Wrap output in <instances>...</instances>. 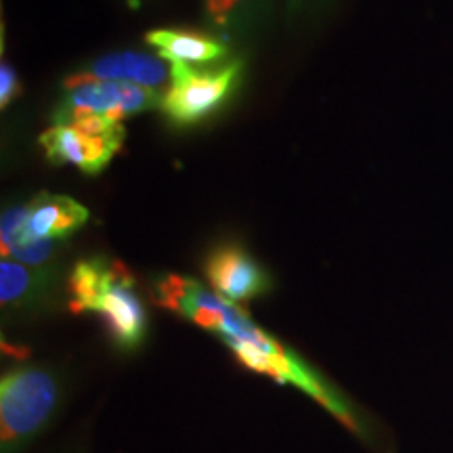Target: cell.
Wrapping results in <instances>:
<instances>
[{
	"instance_id": "1",
	"label": "cell",
	"mask_w": 453,
	"mask_h": 453,
	"mask_svg": "<svg viewBox=\"0 0 453 453\" xmlns=\"http://www.w3.org/2000/svg\"><path fill=\"white\" fill-rule=\"evenodd\" d=\"M179 317L191 321L202 330L212 332L220 342L248 370L263 373L277 384H292L304 395L313 396L334 418L353 430L359 437H367L364 418L357 413L350 401L321 376L313 365L300 357L296 350L288 349L280 340L265 332L250 319L242 307L220 298L200 281L187 288L180 296Z\"/></svg>"
},
{
	"instance_id": "15",
	"label": "cell",
	"mask_w": 453,
	"mask_h": 453,
	"mask_svg": "<svg viewBox=\"0 0 453 453\" xmlns=\"http://www.w3.org/2000/svg\"><path fill=\"white\" fill-rule=\"evenodd\" d=\"M130 4H139V3H143V0H128Z\"/></svg>"
},
{
	"instance_id": "5",
	"label": "cell",
	"mask_w": 453,
	"mask_h": 453,
	"mask_svg": "<svg viewBox=\"0 0 453 453\" xmlns=\"http://www.w3.org/2000/svg\"><path fill=\"white\" fill-rule=\"evenodd\" d=\"M50 122L38 137L47 162L78 168L88 177L104 173L127 141L122 122L97 113H67Z\"/></svg>"
},
{
	"instance_id": "13",
	"label": "cell",
	"mask_w": 453,
	"mask_h": 453,
	"mask_svg": "<svg viewBox=\"0 0 453 453\" xmlns=\"http://www.w3.org/2000/svg\"><path fill=\"white\" fill-rule=\"evenodd\" d=\"M334 4V0H281L283 17L288 26H296L300 21H311L324 15Z\"/></svg>"
},
{
	"instance_id": "9",
	"label": "cell",
	"mask_w": 453,
	"mask_h": 453,
	"mask_svg": "<svg viewBox=\"0 0 453 453\" xmlns=\"http://www.w3.org/2000/svg\"><path fill=\"white\" fill-rule=\"evenodd\" d=\"M61 292L65 294L61 265L27 267L11 258L0 263V304L4 319L41 315L53 307Z\"/></svg>"
},
{
	"instance_id": "10",
	"label": "cell",
	"mask_w": 453,
	"mask_h": 453,
	"mask_svg": "<svg viewBox=\"0 0 453 453\" xmlns=\"http://www.w3.org/2000/svg\"><path fill=\"white\" fill-rule=\"evenodd\" d=\"M124 82L137 87L164 90L170 82L166 61L145 50H111L84 64L81 70L67 73L61 88L76 87L84 82Z\"/></svg>"
},
{
	"instance_id": "6",
	"label": "cell",
	"mask_w": 453,
	"mask_h": 453,
	"mask_svg": "<svg viewBox=\"0 0 453 453\" xmlns=\"http://www.w3.org/2000/svg\"><path fill=\"white\" fill-rule=\"evenodd\" d=\"M87 206L64 194H36L24 203L4 208L0 219V250L3 257L15 243L26 240L65 242L88 223Z\"/></svg>"
},
{
	"instance_id": "12",
	"label": "cell",
	"mask_w": 453,
	"mask_h": 453,
	"mask_svg": "<svg viewBox=\"0 0 453 453\" xmlns=\"http://www.w3.org/2000/svg\"><path fill=\"white\" fill-rule=\"evenodd\" d=\"M280 0H202V19L208 32L231 47H243L267 30Z\"/></svg>"
},
{
	"instance_id": "4",
	"label": "cell",
	"mask_w": 453,
	"mask_h": 453,
	"mask_svg": "<svg viewBox=\"0 0 453 453\" xmlns=\"http://www.w3.org/2000/svg\"><path fill=\"white\" fill-rule=\"evenodd\" d=\"M246 70L243 55L212 67L170 65V82L160 101L164 120L177 130L203 127L240 95Z\"/></svg>"
},
{
	"instance_id": "3",
	"label": "cell",
	"mask_w": 453,
	"mask_h": 453,
	"mask_svg": "<svg viewBox=\"0 0 453 453\" xmlns=\"http://www.w3.org/2000/svg\"><path fill=\"white\" fill-rule=\"evenodd\" d=\"M59 370L19 364L0 378V453H24L55 420L64 401Z\"/></svg>"
},
{
	"instance_id": "11",
	"label": "cell",
	"mask_w": 453,
	"mask_h": 453,
	"mask_svg": "<svg viewBox=\"0 0 453 453\" xmlns=\"http://www.w3.org/2000/svg\"><path fill=\"white\" fill-rule=\"evenodd\" d=\"M145 44L170 65L212 67L235 57L234 47L206 27H154L145 34Z\"/></svg>"
},
{
	"instance_id": "14",
	"label": "cell",
	"mask_w": 453,
	"mask_h": 453,
	"mask_svg": "<svg viewBox=\"0 0 453 453\" xmlns=\"http://www.w3.org/2000/svg\"><path fill=\"white\" fill-rule=\"evenodd\" d=\"M21 93H24V84H21L19 73L15 72L13 65L3 61L0 65V110L13 105V101L19 99Z\"/></svg>"
},
{
	"instance_id": "2",
	"label": "cell",
	"mask_w": 453,
	"mask_h": 453,
	"mask_svg": "<svg viewBox=\"0 0 453 453\" xmlns=\"http://www.w3.org/2000/svg\"><path fill=\"white\" fill-rule=\"evenodd\" d=\"M65 303L73 315H97L118 353L143 349L150 315L137 280L122 260L107 254L78 258L65 275Z\"/></svg>"
},
{
	"instance_id": "8",
	"label": "cell",
	"mask_w": 453,
	"mask_h": 453,
	"mask_svg": "<svg viewBox=\"0 0 453 453\" xmlns=\"http://www.w3.org/2000/svg\"><path fill=\"white\" fill-rule=\"evenodd\" d=\"M203 275L220 298L240 307L242 303L265 298L273 292L275 281L269 269L237 242H220L203 258Z\"/></svg>"
},
{
	"instance_id": "7",
	"label": "cell",
	"mask_w": 453,
	"mask_h": 453,
	"mask_svg": "<svg viewBox=\"0 0 453 453\" xmlns=\"http://www.w3.org/2000/svg\"><path fill=\"white\" fill-rule=\"evenodd\" d=\"M164 90L137 87L124 82H84L61 88V97L53 107L50 120L67 113H97L110 120H127L139 113L160 110Z\"/></svg>"
}]
</instances>
